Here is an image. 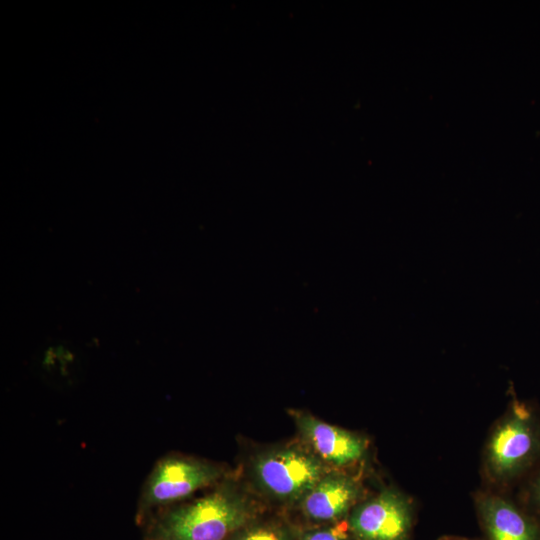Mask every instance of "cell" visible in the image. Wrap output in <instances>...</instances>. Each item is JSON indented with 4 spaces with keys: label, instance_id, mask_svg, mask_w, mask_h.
Listing matches in <instances>:
<instances>
[{
    "label": "cell",
    "instance_id": "obj_1",
    "mask_svg": "<svg viewBox=\"0 0 540 540\" xmlns=\"http://www.w3.org/2000/svg\"><path fill=\"white\" fill-rule=\"evenodd\" d=\"M254 515L251 499L226 477L202 497L157 511L141 528L144 540H228Z\"/></svg>",
    "mask_w": 540,
    "mask_h": 540
},
{
    "label": "cell",
    "instance_id": "obj_2",
    "mask_svg": "<svg viewBox=\"0 0 540 540\" xmlns=\"http://www.w3.org/2000/svg\"><path fill=\"white\" fill-rule=\"evenodd\" d=\"M226 477L227 471L219 463L175 452L163 455L141 486L136 524L141 527L157 511L183 502L201 489L214 487Z\"/></svg>",
    "mask_w": 540,
    "mask_h": 540
},
{
    "label": "cell",
    "instance_id": "obj_3",
    "mask_svg": "<svg viewBox=\"0 0 540 540\" xmlns=\"http://www.w3.org/2000/svg\"><path fill=\"white\" fill-rule=\"evenodd\" d=\"M489 473L502 482L521 477L540 460V419L531 407L515 400L490 436Z\"/></svg>",
    "mask_w": 540,
    "mask_h": 540
},
{
    "label": "cell",
    "instance_id": "obj_4",
    "mask_svg": "<svg viewBox=\"0 0 540 540\" xmlns=\"http://www.w3.org/2000/svg\"><path fill=\"white\" fill-rule=\"evenodd\" d=\"M327 472V465L300 445L266 450L251 463L257 487L268 497L289 504L299 503Z\"/></svg>",
    "mask_w": 540,
    "mask_h": 540
},
{
    "label": "cell",
    "instance_id": "obj_5",
    "mask_svg": "<svg viewBox=\"0 0 540 540\" xmlns=\"http://www.w3.org/2000/svg\"><path fill=\"white\" fill-rule=\"evenodd\" d=\"M348 525L356 540H409L411 505L401 493L387 488L354 506Z\"/></svg>",
    "mask_w": 540,
    "mask_h": 540
},
{
    "label": "cell",
    "instance_id": "obj_6",
    "mask_svg": "<svg viewBox=\"0 0 540 540\" xmlns=\"http://www.w3.org/2000/svg\"><path fill=\"white\" fill-rule=\"evenodd\" d=\"M291 413L306 447L326 465L344 467L365 455L367 444L359 435L302 411Z\"/></svg>",
    "mask_w": 540,
    "mask_h": 540
},
{
    "label": "cell",
    "instance_id": "obj_7",
    "mask_svg": "<svg viewBox=\"0 0 540 540\" xmlns=\"http://www.w3.org/2000/svg\"><path fill=\"white\" fill-rule=\"evenodd\" d=\"M361 486L353 477L328 471L299 502L303 515L316 523L340 521L358 501Z\"/></svg>",
    "mask_w": 540,
    "mask_h": 540
},
{
    "label": "cell",
    "instance_id": "obj_8",
    "mask_svg": "<svg viewBox=\"0 0 540 540\" xmlns=\"http://www.w3.org/2000/svg\"><path fill=\"white\" fill-rule=\"evenodd\" d=\"M478 513L489 540H540V522L513 502L492 494L477 499Z\"/></svg>",
    "mask_w": 540,
    "mask_h": 540
},
{
    "label": "cell",
    "instance_id": "obj_9",
    "mask_svg": "<svg viewBox=\"0 0 540 540\" xmlns=\"http://www.w3.org/2000/svg\"><path fill=\"white\" fill-rule=\"evenodd\" d=\"M228 540H292L287 527L275 522L247 525Z\"/></svg>",
    "mask_w": 540,
    "mask_h": 540
},
{
    "label": "cell",
    "instance_id": "obj_10",
    "mask_svg": "<svg viewBox=\"0 0 540 540\" xmlns=\"http://www.w3.org/2000/svg\"><path fill=\"white\" fill-rule=\"evenodd\" d=\"M348 530L347 522L338 521L328 527L307 531L301 540H348Z\"/></svg>",
    "mask_w": 540,
    "mask_h": 540
},
{
    "label": "cell",
    "instance_id": "obj_11",
    "mask_svg": "<svg viewBox=\"0 0 540 540\" xmlns=\"http://www.w3.org/2000/svg\"><path fill=\"white\" fill-rule=\"evenodd\" d=\"M527 503L537 519L540 518V469L532 478L526 495Z\"/></svg>",
    "mask_w": 540,
    "mask_h": 540
}]
</instances>
